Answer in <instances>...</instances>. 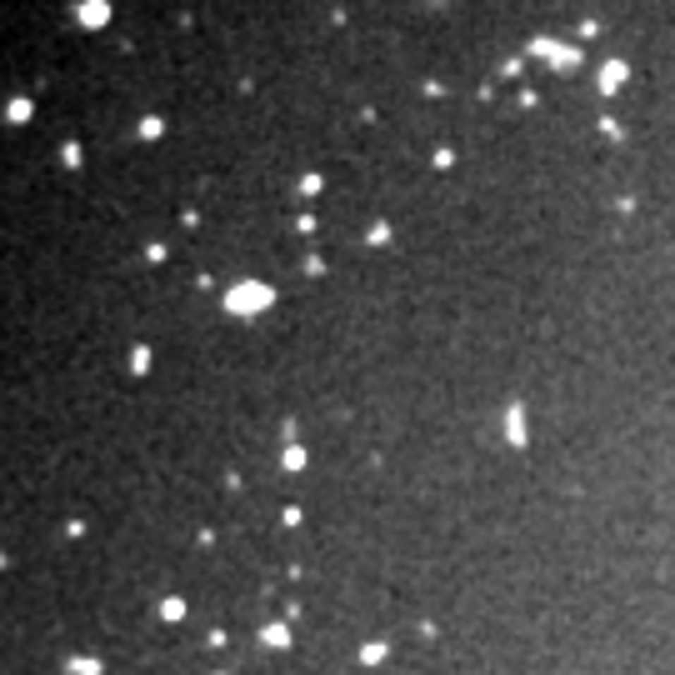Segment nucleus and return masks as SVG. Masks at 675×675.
<instances>
[{
	"label": "nucleus",
	"instance_id": "8",
	"mask_svg": "<svg viewBox=\"0 0 675 675\" xmlns=\"http://www.w3.org/2000/svg\"><path fill=\"white\" fill-rule=\"evenodd\" d=\"M260 640H265V645H291V631H286V626H265Z\"/></svg>",
	"mask_w": 675,
	"mask_h": 675
},
{
	"label": "nucleus",
	"instance_id": "9",
	"mask_svg": "<svg viewBox=\"0 0 675 675\" xmlns=\"http://www.w3.org/2000/svg\"><path fill=\"white\" fill-rule=\"evenodd\" d=\"M385 660V640H370L365 650H360V665H380Z\"/></svg>",
	"mask_w": 675,
	"mask_h": 675
},
{
	"label": "nucleus",
	"instance_id": "17",
	"mask_svg": "<svg viewBox=\"0 0 675 675\" xmlns=\"http://www.w3.org/2000/svg\"><path fill=\"white\" fill-rule=\"evenodd\" d=\"M521 71H525V55H511V61L500 66V75H521Z\"/></svg>",
	"mask_w": 675,
	"mask_h": 675
},
{
	"label": "nucleus",
	"instance_id": "12",
	"mask_svg": "<svg viewBox=\"0 0 675 675\" xmlns=\"http://www.w3.org/2000/svg\"><path fill=\"white\" fill-rule=\"evenodd\" d=\"M365 241H370V245H385V241H390V225H385V220H375L370 231H365Z\"/></svg>",
	"mask_w": 675,
	"mask_h": 675
},
{
	"label": "nucleus",
	"instance_id": "5",
	"mask_svg": "<svg viewBox=\"0 0 675 675\" xmlns=\"http://www.w3.org/2000/svg\"><path fill=\"white\" fill-rule=\"evenodd\" d=\"M626 75H631V71H626L621 61H605V66H600V95H615V90L626 85Z\"/></svg>",
	"mask_w": 675,
	"mask_h": 675
},
{
	"label": "nucleus",
	"instance_id": "11",
	"mask_svg": "<svg viewBox=\"0 0 675 675\" xmlns=\"http://www.w3.org/2000/svg\"><path fill=\"white\" fill-rule=\"evenodd\" d=\"M130 370H135V375H145V370H150V351H145V346H135V351H130Z\"/></svg>",
	"mask_w": 675,
	"mask_h": 675
},
{
	"label": "nucleus",
	"instance_id": "13",
	"mask_svg": "<svg viewBox=\"0 0 675 675\" xmlns=\"http://www.w3.org/2000/svg\"><path fill=\"white\" fill-rule=\"evenodd\" d=\"M160 615H165V621H181V615H186V600H176V595H171V600L160 605Z\"/></svg>",
	"mask_w": 675,
	"mask_h": 675
},
{
	"label": "nucleus",
	"instance_id": "10",
	"mask_svg": "<svg viewBox=\"0 0 675 675\" xmlns=\"http://www.w3.org/2000/svg\"><path fill=\"white\" fill-rule=\"evenodd\" d=\"M71 675H100V660H90V655H75V660H71Z\"/></svg>",
	"mask_w": 675,
	"mask_h": 675
},
{
	"label": "nucleus",
	"instance_id": "4",
	"mask_svg": "<svg viewBox=\"0 0 675 675\" xmlns=\"http://www.w3.org/2000/svg\"><path fill=\"white\" fill-rule=\"evenodd\" d=\"M505 440H511V445H525V406H521V401L505 406Z\"/></svg>",
	"mask_w": 675,
	"mask_h": 675
},
{
	"label": "nucleus",
	"instance_id": "18",
	"mask_svg": "<svg viewBox=\"0 0 675 675\" xmlns=\"http://www.w3.org/2000/svg\"><path fill=\"white\" fill-rule=\"evenodd\" d=\"M435 165H440V171H445V165H456V150H450V145H440V150H435Z\"/></svg>",
	"mask_w": 675,
	"mask_h": 675
},
{
	"label": "nucleus",
	"instance_id": "16",
	"mask_svg": "<svg viewBox=\"0 0 675 675\" xmlns=\"http://www.w3.org/2000/svg\"><path fill=\"white\" fill-rule=\"evenodd\" d=\"M300 466H305V450L291 445V450H286V470H300Z\"/></svg>",
	"mask_w": 675,
	"mask_h": 675
},
{
	"label": "nucleus",
	"instance_id": "6",
	"mask_svg": "<svg viewBox=\"0 0 675 675\" xmlns=\"http://www.w3.org/2000/svg\"><path fill=\"white\" fill-rule=\"evenodd\" d=\"M30 116H35V105H30L25 95H16V100H6V121H11V126H25Z\"/></svg>",
	"mask_w": 675,
	"mask_h": 675
},
{
	"label": "nucleus",
	"instance_id": "3",
	"mask_svg": "<svg viewBox=\"0 0 675 675\" xmlns=\"http://www.w3.org/2000/svg\"><path fill=\"white\" fill-rule=\"evenodd\" d=\"M75 20H80L85 30H100V25L110 20V6H105V0H80V6H75Z\"/></svg>",
	"mask_w": 675,
	"mask_h": 675
},
{
	"label": "nucleus",
	"instance_id": "15",
	"mask_svg": "<svg viewBox=\"0 0 675 675\" xmlns=\"http://www.w3.org/2000/svg\"><path fill=\"white\" fill-rule=\"evenodd\" d=\"M320 186H325V181H320L315 171H310V176H300V195H320Z\"/></svg>",
	"mask_w": 675,
	"mask_h": 675
},
{
	"label": "nucleus",
	"instance_id": "14",
	"mask_svg": "<svg viewBox=\"0 0 675 675\" xmlns=\"http://www.w3.org/2000/svg\"><path fill=\"white\" fill-rule=\"evenodd\" d=\"M600 135H605V140H626V130H621V121H610V116L600 121Z\"/></svg>",
	"mask_w": 675,
	"mask_h": 675
},
{
	"label": "nucleus",
	"instance_id": "1",
	"mask_svg": "<svg viewBox=\"0 0 675 675\" xmlns=\"http://www.w3.org/2000/svg\"><path fill=\"white\" fill-rule=\"evenodd\" d=\"M270 300H275V291H270V286H255V280H241V286L225 291V310H236V315H255V310H265Z\"/></svg>",
	"mask_w": 675,
	"mask_h": 675
},
{
	"label": "nucleus",
	"instance_id": "7",
	"mask_svg": "<svg viewBox=\"0 0 675 675\" xmlns=\"http://www.w3.org/2000/svg\"><path fill=\"white\" fill-rule=\"evenodd\" d=\"M135 135H140V140H160V135H165V121H160V116H140V121H135Z\"/></svg>",
	"mask_w": 675,
	"mask_h": 675
},
{
	"label": "nucleus",
	"instance_id": "2",
	"mask_svg": "<svg viewBox=\"0 0 675 675\" xmlns=\"http://www.w3.org/2000/svg\"><path fill=\"white\" fill-rule=\"evenodd\" d=\"M530 55L550 61L555 71H576V66H580V50H576V45H560V40H550V35H535V40H530Z\"/></svg>",
	"mask_w": 675,
	"mask_h": 675
},
{
	"label": "nucleus",
	"instance_id": "19",
	"mask_svg": "<svg viewBox=\"0 0 675 675\" xmlns=\"http://www.w3.org/2000/svg\"><path fill=\"white\" fill-rule=\"evenodd\" d=\"M430 6H445V0H430Z\"/></svg>",
	"mask_w": 675,
	"mask_h": 675
}]
</instances>
